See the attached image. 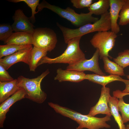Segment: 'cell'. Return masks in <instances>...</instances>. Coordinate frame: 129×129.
Segmentation results:
<instances>
[{
	"instance_id": "ac0fdd59",
	"label": "cell",
	"mask_w": 129,
	"mask_h": 129,
	"mask_svg": "<svg viewBox=\"0 0 129 129\" xmlns=\"http://www.w3.org/2000/svg\"><path fill=\"white\" fill-rule=\"evenodd\" d=\"M118 99L113 96L110 97L108 103L110 113L117 123L119 129H125V126L122 120L121 116L119 112L118 104Z\"/></svg>"
},
{
	"instance_id": "277c9868",
	"label": "cell",
	"mask_w": 129,
	"mask_h": 129,
	"mask_svg": "<svg viewBox=\"0 0 129 129\" xmlns=\"http://www.w3.org/2000/svg\"><path fill=\"white\" fill-rule=\"evenodd\" d=\"M49 73L47 69L35 78L30 79L22 75L18 77L17 85L24 91L25 98L38 103H41L45 100L47 95L42 90L41 84L42 80Z\"/></svg>"
},
{
	"instance_id": "d4e9b609",
	"label": "cell",
	"mask_w": 129,
	"mask_h": 129,
	"mask_svg": "<svg viewBox=\"0 0 129 129\" xmlns=\"http://www.w3.org/2000/svg\"><path fill=\"white\" fill-rule=\"evenodd\" d=\"M119 99L118 107L119 111L121 113L122 120L124 124L129 121V104L125 103L123 98Z\"/></svg>"
},
{
	"instance_id": "7a4b0ae2",
	"label": "cell",
	"mask_w": 129,
	"mask_h": 129,
	"mask_svg": "<svg viewBox=\"0 0 129 129\" xmlns=\"http://www.w3.org/2000/svg\"><path fill=\"white\" fill-rule=\"evenodd\" d=\"M48 104L57 113L76 122L79 125L76 129H100L104 128L106 126V119L105 117L98 118L83 115L52 102H49Z\"/></svg>"
},
{
	"instance_id": "9a60e30c",
	"label": "cell",
	"mask_w": 129,
	"mask_h": 129,
	"mask_svg": "<svg viewBox=\"0 0 129 129\" xmlns=\"http://www.w3.org/2000/svg\"><path fill=\"white\" fill-rule=\"evenodd\" d=\"M85 80L101 85L102 86H106L108 83L115 81L123 82L125 85L129 83V80L124 79L120 76L112 75H102L96 74H88L86 75Z\"/></svg>"
},
{
	"instance_id": "5b68a950",
	"label": "cell",
	"mask_w": 129,
	"mask_h": 129,
	"mask_svg": "<svg viewBox=\"0 0 129 129\" xmlns=\"http://www.w3.org/2000/svg\"><path fill=\"white\" fill-rule=\"evenodd\" d=\"M81 37L76 38L70 41L67 44V48L64 52L59 56L54 58L46 56L43 57L38 63V66L46 63H64L70 65L86 59L85 55L79 46Z\"/></svg>"
},
{
	"instance_id": "e0dca14e",
	"label": "cell",
	"mask_w": 129,
	"mask_h": 129,
	"mask_svg": "<svg viewBox=\"0 0 129 129\" xmlns=\"http://www.w3.org/2000/svg\"><path fill=\"white\" fill-rule=\"evenodd\" d=\"M17 79L8 82L0 81V103L1 104L19 89Z\"/></svg>"
},
{
	"instance_id": "f546056e",
	"label": "cell",
	"mask_w": 129,
	"mask_h": 129,
	"mask_svg": "<svg viewBox=\"0 0 129 129\" xmlns=\"http://www.w3.org/2000/svg\"><path fill=\"white\" fill-rule=\"evenodd\" d=\"M129 95V93H124L122 91L117 90L114 91L113 92V96L118 98H123L125 96Z\"/></svg>"
},
{
	"instance_id": "484cf974",
	"label": "cell",
	"mask_w": 129,
	"mask_h": 129,
	"mask_svg": "<svg viewBox=\"0 0 129 129\" xmlns=\"http://www.w3.org/2000/svg\"><path fill=\"white\" fill-rule=\"evenodd\" d=\"M9 1L15 3L23 2L25 3L32 10V14L31 16L29 18L33 22H35V15L38 12L36 11V8L39 4V0H10Z\"/></svg>"
},
{
	"instance_id": "f1b7e54d",
	"label": "cell",
	"mask_w": 129,
	"mask_h": 129,
	"mask_svg": "<svg viewBox=\"0 0 129 129\" xmlns=\"http://www.w3.org/2000/svg\"><path fill=\"white\" fill-rule=\"evenodd\" d=\"M14 79L9 74L6 70L0 64V81H10Z\"/></svg>"
},
{
	"instance_id": "8fae6325",
	"label": "cell",
	"mask_w": 129,
	"mask_h": 129,
	"mask_svg": "<svg viewBox=\"0 0 129 129\" xmlns=\"http://www.w3.org/2000/svg\"><path fill=\"white\" fill-rule=\"evenodd\" d=\"M13 19L14 22L11 26L15 32H27L32 34L33 33L34 26L22 10L19 9L15 11Z\"/></svg>"
},
{
	"instance_id": "5bb4252c",
	"label": "cell",
	"mask_w": 129,
	"mask_h": 129,
	"mask_svg": "<svg viewBox=\"0 0 129 129\" xmlns=\"http://www.w3.org/2000/svg\"><path fill=\"white\" fill-rule=\"evenodd\" d=\"M126 0H109V14L111 23V31L116 34L120 31L117 23L120 11Z\"/></svg>"
},
{
	"instance_id": "9c48e42d",
	"label": "cell",
	"mask_w": 129,
	"mask_h": 129,
	"mask_svg": "<svg viewBox=\"0 0 129 129\" xmlns=\"http://www.w3.org/2000/svg\"><path fill=\"white\" fill-rule=\"evenodd\" d=\"M32 45L20 50L10 55L0 59V64L6 70L18 62H23L29 65Z\"/></svg>"
},
{
	"instance_id": "d6986e66",
	"label": "cell",
	"mask_w": 129,
	"mask_h": 129,
	"mask_svg": "<svg viewBox=\"0 0 129 129\" xmlns=\"http://www.w3.org/2000/svg\"><path fill=\"white\" fill-rule=\"evenodd\" d=\"M47 52L41 48L34 46L31 51L29 65L30 71L34 72L41 59L46 56Z\"/></svg>"
},
{
	"instance_id": "7c38bea8",
	"label": "cell",
	"mask_w": 129,
	"mask_h": 129,
	"mask_svg": "<svg viewBox=\"0 0 129 129\" xmlns=\"http://www.w3.org/2000/svg\"><path fill=\"white\" fill-rule=\"evenodd\" d=\"M24 90L20 88L19 89L10 97L0 105V127H3V124L6 118V115L10 107L17 101L25 98Z\"/></svg>"
},
{
	"instance_id": "44dd1931",
	"label": "cell",
	"mask_w": 129,
	"mask_h": 129,
	"mask_svg": "<svg viewBox=\"0 0 129 129\" xmlns=\"http://www.w3.org/2000/svg\"><path fill=\"white\" fill-rule=\"evenodd\" d=\"M110 7L109 0H99L92 3L88 9L92 14L101 16L108 12Z\"/></svg>"
},
{
	"instance_id": "2e32d148",
	"label": "cell",
	"mask_w": 129,
	"mask_h": 129,
	"mask_svg": "<svg viewBox=\"0 0 129 129\" xmlns=\"http://www.w3.org/2000/svg\"><path fill=\"white\" fill-rule=\"evenodd\" d=\"M32 34L29 32H15L4 42V43L6 44L18 45H32Z\"/></svg>"
},
{
	"instance_id": "4fadbf2b",
	"label": "cell",
	"mask_w": 129,
	"mask_h": 129,
	"mask_svg": "<svg viewBox=\"0 0 129 129\" xmlns=\"http://www.w3.org/2000/svg\"><path fill=\"white\" fill-rule=\"evenodd\" d=\"M54 79L60 82L69 81L78 82L85 80L86 74L84 72L59 68L57 70Z\"/></svg>"
},
{
	"instance_id": "83f0119b",
	"label": "cell",
	"mask_w": 129,
	"mask_h": 129,
	"mask_svg": "<svg viewBox=\"0 0 129 129\" xmlns=\"http://www.w3.org/2000/svg\"><path fill=\"white\" fill-rule=\"evenodd\" d=\"M92 0H71L70 1L73 6L78 9L88 8L92 3Z\"/></svg>"
},
{
	"instance_id": "ffe728a7",
	"label": "cell",
	"mask_w": 129,
	"mask_h": 129,
	"mask_svg": "<svg viewBox=\"0 0 129 129\" xmlns=\"http://www.w3.org/2000/svg\"><path fill=\"white\" fill-rule=\"evenodd\" d=\"M108 57H104L102 59L105 71L110 75L125 76L124 68L115 62L111 61Z\"/></svg>"
},
{
	"instance_id": "4316f807",
	"label": "cell",
	"mask_w": 129,
	"mask_h": 129,
	"mask_svg": "<svg viewBox=\"0 0 129 129\" xmlns=\"http://www.w3.org/2000/svg\"><path fill=\"white\" fill-rule=\"evenodd\" d=\"M13 31L11 25L5 24L0 25V40L4 42L13 33Z\"/></svg>"
},
{
	"instance_id": "4dcf8cb0",
	"label": "cell",
	"mask_w": 129,
	"mask_h": 129,
	"mask_svg": "<svg viewBox=\"0 0 129 129\" xmlns=\"http://www.w3.org/2000/svg\"><path fill=\"white\" fill-rule=\"evenodd\" d=\"M122 91L124 93H129V83L126 85L125 89Z\"/></svg>"
},
{
	"instance_id": "30bf717a",
	"label": "cell",
	"mask_w": 129,
	"mask_h": 129,
	"mask_svg": "<svg viewBox=\"0 0 129 129\" xmlns=\"http://www.w3.org/2000/svg\"><path fill=\"white\" fill-rule=\"evenodd\" d=\"M110 89L109 88L102 86L100 96L96 104L91 107L88 114L90 116H95L99 114H105L111 117L108 105L110 97Z\"/></svg>"
},
{
	"instance_id": "52a82bcc",
	"label": "cell",
	"mask_w": 129,
	"mask_h": 129,
	"mask_svg": "<svg viewBox=\"0 0 129 129\" xmlns=\"http://www.w3.org/2000/svg\"><path fill=\"white\" fill-rule=\"evenodd\" d=\"M32 37V45L34 46L42 48L47 52L54 49L57 41V35L54 31L46 27L35 29Z\"/></svg>"
},
{
	"instance_id": "8992f818",
	"label": "cell",
	"mask_w": 129,
	"mask_h": 129,
	"mask_svg": "<svg viewBox=\"0 0 129 129\" xmlns=\"http://www.w3.org/2000/svg\"><path fill=\"white\" fill-rule=\"evenodd\" d=\"M117 34L111 31L97 32L90 40L91 45L98 49L101 59L104 57H111L109 53L115 46Z\"/></svg>"
},
{
	"instance_id": "6da1fadb",
	"label": "cell",
	"mask_w": 129,
	"mask_h": 129,
	"mask_svg": "<svg viewBox=\"0 0 129 129\" xmlns=\"http://www.w3.org/2000/svg\"><path fill=\"white\" fill-rule=\"evenodd\" d=\"M57 25L61 31L64 42L68 44L72 39L95 32L108 31L111 30V23L108 11L101 15L100 18L93 23H89L76 29L64 27L58 22Z\"/></svg>"
},
{
	"instance_id": "d6a6232c",
	"label": "cell",
	"mask_w": 129,
	"mask_h": 129,
	"mask_svg": "<svg viewBox=\"0 0 129 129\" xmlns=\"http://www.w3.org/2000/svg\"><path fill=\"white\" fill-rule=\"evenodd\" d=\"M126 77L128 79H129V75H126Z\"/></svg>"
},
{
	"instance_id": "cb8c5ba5",
	"label": "cell",
	"mask_w": 129,
	"mask_h": 129,
	"mask_svg": "<svg viewBox=\"0 0 129 129\" xmlns=\"http://www.w3.org/2000/svg\"><path fill=\"white\" fill-rule=\"evenodd\" d=\"M115 62L124 69L129 66V49H126L118 53V56L113 59Z\"/></svg>"
},
{
	"instance_id": "603a6c76",
	"label": "cell",
	"mask_w": 129,
	"mask_h": 129,
	"mask_svg": "<svg viewBox=\"0 0 129 129\" xmlns=\"http://www.w3.org/2000/svg\"><path fill=\"white\" fill-rule=\"evenodd\" d=\"M118 24L123 26L129 23V0H126L120 11Z\"/></svg>"
},
{
	"instance_id": "7402d4cb",
	"label": "cell",
	"mask_w": 129,
	"mask_h": 129,
	"mask_svg": "<svg viewBox=\"0 0 129 129\" xmlns=\"http://www.w3.org/2000/svg\"><path fill=\"white\" fill-rule=\"evenodd\" d=\"M31 45H18L14 44H6L0 45V59L29 46Z\"/></svg>"
},
{
	"instance_id": "ba28073f",
	"label": "cell",
	"mask_w": 129,
	"mask_h": 129,
	"mask_svg": "<svg viewBox=\"0 0 129 129\" xmlns=\"http://www.w3.org/2000/svg\"><path fill=\"white\" fill-rule=\"evenodd\" d=\"M99 57V50L96 49L90 59H86L75 63L69 65L67 67L66 69L81 72L89 71L99 75H106L99 67L98 62Z\"/></svg>"
},
{
	"instance_id": "1f68e13d",
	"label": "cell",
	"mask_w": 129,
	"mask_h": 129,
	"mask_svg": "<svg viewBox=\"0 0 129 129\" xmlns=\"http://www.w3.org/2000/svg\"><path fill=\"white\" fill-rule=\"evenodd\" d=\"M125 129H129V124H127L125 126Z\"/></svg>"
},
{
	"instance_id": "3957f363",
	"label": "cell",
	"mask_w": 129,
	"mask_h": 129,
	"mask_svg": "<svg viewBox=\"0 0 129 129\" xmlns=\"http://www.w3.org/2000/svg\"><path fill=\"white\" fill-rule=\"evenodd\" d=\"M44 8L50 10L60 17L66 19L78 28L88 24L94 23L99 19L98 17L93 16L92 14L89 12L78 14L69 7L65 9L50 4L46 1L43 0L37 7L38 12L41 11Z\"/></svg>"
}]
</instances>
